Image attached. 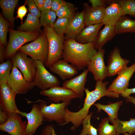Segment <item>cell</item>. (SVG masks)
Masks as SVG:
<instances>
[{
  "instance_id": "obj_16",
  "label": "cell",
  "mask_w": 135,
  "mask_h": 135,
  "mask_svg": "<svg viewBox=\"0 0 135 135\" xmlns=\"http://www.w3.org/2000/svg\"><path fill=\"white\" fill-rule=\"evenodd\" d=\"M22 116L26 117L27 120V135L34 134L37 129L43 123L42 122L44 120L38 105L36 103L33 104L30 112H24Z\"/></svg>"
},
{
  "instance_id": "obj_12",
  "label": "cell",
  "mask_w": 135,
  "mask_h": 135,
  "mask_svg": "<svg viewBox=\"0 0 135 135\" xmlns=\"http://www.w3.org/2000/svg\"><path fill=\"white\" fill-rule=\"evenodd\" d=\"M40 94L47 97L50 101L55 103L71 101L77 98L76 94L72 90L59 86L41 90Z\"/></svg>"
},
{
  "instance_id": "obj_39",
  "label": "cell",
  "mask_w": 135,
  "mask_h": 135,
  "mask_svg": "<svg viewBox=\"0 0 135 135\" xmlns=\"http://www.w3.org/2000/svg\"><path fill=\"white\" fill-rule=\"evenodd\" d=\"M26 4V2L25 1V3L23 5L18 7L17 12V16L14 18L15 19L18 18L20 19L21 21V24L23 23V18L26 15L28 11L27 8L25 6Z\"/></svg>"
},
{
  "instance_id": "obj_10",
  "label": "cell",
  "mask_w": 135,
  "mask_h": 135,
  "mask_svg": "<svg viewBox=\"0 0 135 135\" xmlns=\"http://www.w3.org/2000/svg\"><path fill=\"white\" fill-rule=\"evenodd\" d=\"M22 75L17 68L13 66L7 83L16 95L25 94L35 86L33 82L27 81Z\"/></svg>"
},
{
  "instance_id": "obj_47",
  "label": "cell",
  "mask_w": 135,
  "mask_h": 135,
  "mask_svg": "<svg viewBox=\"0 0 135 135\" xmlns=\"http://www.w3.org/2000/svg\"><path fill=\"white\" fill-rule=\"evenodd\" d=\"M126 101L127 102H131L133 103L135 106V98L128 96L126 98Z\"/></svg>"
},
{
  "instance_id": "obj_6",
  "label": "cell",
  "mask_w": 135,
  "mask_h": 135,
  "mask_svg": "<svg viewBox=\"0 0 135 135\" xmlns=\"http://www.w3.org/2000/svg\"><path fill=\"white\" fill-rule=\"evenodd\" d=\"M70 102L71 101H68L60 103H53L47 105L44 100H39L38 105L44 119L50 122L55 121L62 125L64 122L66 108Z\"/></svg>"
},
{
  "instance_id": "obj_46",
  "label": "cell",
  "mask_w": 135,
  "mask_h": 135,
  "mask_svg": "<svg viewBox=\"0 0 135 135\" xmlns=\"http://www.w3.org/2000/svg\"><path fill=\"white\" fill-rule=\"evenodd\" d=\"M6 48L0 45V62L1 63L4 62V52Z\"/></svg>"
},
{
  "instance_id": "obj_5",
  "label": "cell",
  "mask_w": 135,
  "mask_h": 135,
  "mask_svg": "<svg viewBox=\"0 0 135 135\" xmlns=\"http://www.w3.org/2000/svg\"><path fill=\"white\" fill-rule=\"evenodd\" d=\"M18 50L22 52L34 60L46 62L48 54V44L46 36L42 31L39 36L31 42L23 45Z\"/></svg>"
},
{
  "instance_id": "obj_48",
  "label": "cell",
  "mask_w": 135,
  "mask_h": 135,
  "mask_svg": "<svg viewBox=\"0 0 135 135\" xmlns=\"http://www.w3.org/2000/svg\"><path fill=\"white\" fill-rule=\"evenodd\" d=\"M117 135H120V134H117ZM123 135H134V134H130L128 132L125 133Z\"/></svg>"
},
{
  "instance_id": "obj_33",
  "label": "cell",
  "mask_w": 135,
  "mask_h": 135,
  "mask_svg": "<svg viewBox=\"0 0 135 135\" xmlns=\"http://www.w3.org/2000/svg\"><path fill=\"white\" fill-rule=\"evenodd\" d=\"M92 113L90 112L82 120V129L79 135H98V129L91 124L90 120Z\"/></svg>"
},
{
  "instance_id": "obj_15",
  "label": "cell",
  "mask_w": 135,
  "mask_h": 135,
  "mask_svg": "<svg viewBox=\"0 0 135 135\" xmlns=\"http://www.w3.org/2000/svg\"><path fill=\"white\" fill-rule=\"evenodd\" d=\"M135 71V63L130 67H127L118 74L109 86L108 90L121 94L128 88L129 80Z\"/></svg>"
},
{
  "instance_id": "obj_22",
  "label": "cell",
  "mask_w": 135,
  "mask_h": 135,
  "mask_svg": "<svg viewBox=\"0 0 135 135\" xmlns=\"http://www.w3.org/2000/svg\"><path fill=\"white\" fill-rule=\"evenodd\" d=\"M103 25L102 22L87 26L82 30L75 40L82 44L94 43L97 38L100 29Z\"/></svg>"
},
{
  "instance_id": "obj_38",
  "label": "cell",
  "mask_w": 135,
  "mask_h": 135,
  "mask_svg": "<svg viewBox=\"0 0 135 135\" xmlns=\"http://www.w3.org/2000/svg\"><path fill=\"white\" fill-rule=\"evenodd\" d=\"M113 1L112 0H90L89 2L91 3L92 7L106 8L108 4H110Z\"/></svg>"
},
{
  "instance_id": "obj_26",
  "label": "cell",
  "mask_w": 135,
  "mask_h": 135,
  "mask_svg": "<svg viewBox=\"0 0 135 135\" xmlns=\"http://www.w3.org/2000/svg\"><path fill=\"white\" fill-rule=\"evenodd\" d=\"M40 19L39 17L29 13L24 22L18 26V30L26 32H41Z\"/></svg>"
},
{
  "instance_id": "obj_43",
  "label": "cell",
  "mask_w": 135,
  "mask_h": 135,
  "mask_svg": "<svg viewBox=\"0 0 135 135\" xmlns=\"http://www.w3.org/2000/svg\"><path fill=\"white\" fill-rule=\"evenodd\" d=\"M135 93V88H126L121 94V96L124 98H126L131 94Z\"/></svg>"
},
{
  "instance_id": "obj_4",
  "label": "cell",
  "mask_w": 135,
  "mask_h": 135,
  "mask_svg": "<svg viewBox=\"0 0 135 135\" xmlns=\"http://www.w3.org/2000/svg\"><path fill=\"white\" fill-rule=\"evenodd\" d=\"M44 32L47 38L48 44V54L45 66L49 68L62 58L64 42L65 37L58 35L53 27L44 28Z\"/></svg>"
},
{
  "instance_id": "obj_29",
  "label": "cell",
  "mask_w": 135,
  "mask_h": 135,
  "mask_svg": "<svg viewBox=\"0 0 135 135\" xmlns=\"http://www.w3.org/2000/svg\"><path fill=\"white\" fill-rule=\"evenodd\" d=\"M78 8L74 4L66 1L65 3L56 12L58 18H64L69 20L72 18Z\"/></svg>"
},
{
  "instance_id": "obj_31",
  "label": "cell",
  "mask_w": 135,
  "mask_h": 135,
  "mask_svg": "<svg viewBox=\"0 0 135 135\" xmlns=\"http://www.w3.org/2000/svg\"><path fill=\"white\" fill-rule=\"evenodd\" d=\"M56 16V13L52 10L41 12L40 19L41 26L44 28L53 27Z\"/></svg>"
},
{
  "instance_id": "obj_42",
  "label": "cell",
  "mask_w": 135,
  "mask_h": 135,
  "mask_svg": "<svg viewBox=\"0 0 135 135\" xmlns=\"http://www.w3.org/2000/svg\"><path fill=\"white\" fill-rule=\"evenodd\" d=\"M8 118V115L0 107V125L5 123L7 121Z\"/></svg>"
},
{
  "instance_id": "obj_35",
  "label": "cell",
  "mask_w": 135,
  "mask_h": 135,
  "mask_svg": "<svg viewBox=\"0 0 135 135\" xmlns=\"http://www.w3.org/2000/svg\"><path fill=\"white\" fill-rule=\"evenodd\" d=\"M116 1L120 6L122 16L128 14L135 16V0H119Z\"/></svg>"
},
{
  "instance_id": "obj_24",
  "label": "cell",
  "mask_w": 135,
  "mask_h": 135,
  "mask_svg": "<svg viewBox=\"0 0 135 135\" xmlns=\"http://www.w3.org/2000/svg\"><path fill=\"white\" fill-rule=\"evenodd\" d=\"M18 1V0H0V6L3 16L13 28L14 27V12Z\"/></svg>"
},
{
  "instance_id": "obj_27",
  "label": "cell",
  "mask_w": 135,
  "mask_h": 135,
  "mask_svg": "<svg viewBox=\"0 0 135 135\" xmlns=\"http://www.w3.org/2000/svg\"><path fill=\"white\" fill-rule=\"evenodd\" d=\"M114 26L116 34L135 32V20L125 15L120 17Z\"/></svg>"
},
{
  "instance_id": "obj_34",
  "label": "cell",
  "mask_w": 135,
  "mask_h": 135,
  "mask_svg": "<svg viewBox=\"0 0 135 135\" xmlns=\"http://www.w3.org/2000/svg\"><path fill=\"white\" fill-rule=\"evenodd\" d=\"M11 27L8 22L0 13V45L6 48L8 42L7 41V36L8 31V28Z\"/></svg>"
},
{
  "instance_id": "obj_17",
  "label": "cell",
  "mask_w": 135,
  "mask_h": 135,
  "mask_svg": "<svg viewBox=\"0 0 135 135\" xmlns=\"http://www.w3.org/2000/svg\"><path fill=\"white\" fill-rule=\"evenodd\" d=\"M84 11L76 12L74 17L69 20L67 26L65 38L75 40L85 26Z\"/></svg>"
},
{
  "instance_id": "obj_18",
  "label": "cell",
  "mask_w": 135,
  "mask_h": 135,
  "mask_svg": "<svg viewBox=\"0 0 135 135\" xmlns=\"http://www.w3.org/2000/svg\"><path fill=\"white\" fill-rule=\"evenodd\" d=\"M64 59L60 60L49 68L50 70L58 74L62 80L71 79L78 73V70L74 66Z\"/></svg>"
},
{
  "instance_id": "obj_7",
  "label": "cell",
  "mask_w": 135,
  "mask_h": 135,
  "mask_svg": "<svg viewBox=\"0 0 135 135\" xmlns=\"http://www.w3.org/2000/svg\"><path fill=\"white\" fill-rule=\"evenodd\" d=\"M36 72L33 82L41 90L48 89L60 84V82L57 77L50 73L46 69L44 64L42 61L34 60Z\"/></svg>"
},
{
  "instance_id": "obj_45",
  "label": "cell",
  "mask_w": 135,
  "mask_h": 135,
  "mask_svg": "<svg viewBox=\"0 0 135 135\" xmlns=\"http://www.w3.org/2000/svg\"><path fill=\"white\" fill-rule=\"evenodd\" d=\"M34 1L38 9L41 12L43 11L44 0H34Z\"/></svg>"
},
{
  "instance_id": "obj_19",
  "label": "cell",
  "mask_w": 135,
  "mask_h": 135,
  "mask_svg": "<svg viewBox=\"0 0 135 135\" xmlns=\"http://www.w3.org/2000/svg\"><path fill=\"white\" fill-rule=\"evenodd\" d=\"M88 72V69H86L78 76L64 81L62 83V87L72 90L76 94L78 98L82 99Z\"/></svg>"
},
{
  "instance_id": "obj_25",
  "label": "cell",
  "mask_w": 135,
  "mask_h": 135,
  "mask_svg": "<svg viewBox=\"0 0 135 135\" xmlns=\"http://www.w3.org/2000/svg\"><path fill=\"white\" fill-rule=\"evenodd\" d=\"M109 104L104 105L100 103L94 104V105L97 108L98 112H100L101 110H104L108 116L110 121L112 124L114 122L118 119V113L120 107L122 105V101L112 103L108 102Z\"/></svg>"
},
{
  "instance_id": "obj_9",
  "label": "cell",
  "mask_w": 135,
  "mask_h": 135,
  "mask_svg": "<svg viewBox=\"0 0 135 135\" xmlns=\"http://www.w3.org/2000/svg\"><path fill=\"white\" fill-rule=\"evenodd\" d=\"M0 106L9 116L18 114L22 112L18 108L15 101L16 95L12 90L7 83L0 84Z\"/></svg>"
},
{
  "instance_id": "obj_21",
  "label": "cell",
  "mask_w": 135,
  "mask_h": 135,
  "mask_svg": "<svg viewBox=\"0 0 135 135\" xmlns=\"http://www.w3.org/2000/svg\"><path fill=\"white\" fill-rule=\"evenodd\" d=\"M122 16L120 6L116 1H113L105 8L104 18L102 23L103 25L115 26Z\"/></svg>"
},
{
  "instance_id": "obj_20",
  "label": "cell",
  "mask_w": 135,
  "mask_h": 135,
  "mask_svg": "<svg viewBox=\"0 0 135 135\" xmlns=\"http://www.w3.org/2000/svg\"><path fill=\"white\" fill-rule=\"evenodd\" d=\"M83 6L85 26L102 22L104 17L105 8L90 6L88 3H84Z\"/></svg>"
},
{
  "instance_id": "obj_28",
  "label": "cell",
  "mask_w": 135,
  "mask_h": 135,
  "mask_svg": "<svg viewBox=\"0 0 135 135\" xmlns=\"http://www.w3.org/2000/svg\"><path fill=\"white\" fill-rule=\"evenodd\" d=\"M113 124L116 127L118 134L126 132L131 134L135 133V118H130L128 121L121 120L118 119Z\"/></svg>"
},
{
  "instance_id": "obj_30",
  "label": "cell",
  "mask_w": 135,
  "mask_h": 135,
  "mask_svg": "<svg viewBox=\"0 0 135 135\" xmlns=\"http://www.w3.org/2000/svg\"><path fill=\"white\" fill-rule=\"evenodd\" d=\"M109 121L108 117L105 118L102 120L98 129V135L118 134L115 125L110 124Z\"/></svg>"
},
{
  "instance_id": "obj_2",
  "label": "cell",
  "mask_w": 135,
  "mask_h": 135,
  "mask_svg": "<svg viewBox=\"0 0 135 135\" xmlns=\"http://www.w3.org/2000/svg\"><path fill=\"white\" fill-rule=\"evenodd\" d=\"M108 83V81L103 82L98 81L96 82L94 90L90 91L88 88H85L86 96L83 107L77 112L70 111L68 113V118L73 124L77 126H80L83 120L88 114L91 106L102 97L106 96L114 98H119V94L110 92L107 89L106 86Z\"/></svg>"
},
{
  "instance_id": "obj_37",
  "label": "cell",
  "mask_w": 135,
  "mask_h": 135,
  "mask_svg": "<svg viewBox=\"0 0 135 135\" xmlns=\"http://www.w3.org/2000/svg\"><path fill=\"white\" fill-rule=\"evenodd\" d=\"M26 4L28 7L29 13L38 17H40L41 12L36 6L34 0H25Z\"/></svg>"
},
{
  "instance_id": "obj_32",
  "label": "cell",
  "mask_w": 135,
  "mask_h": 135,
  "mask_svg": "<svg viewBox=\"0 0 135 135\" xmlns=\"http://www.w3.org/2000/svg\"><path fill=\"white\" fill-rule=\"evenodd\" d=\"M13 66V63L11 59L0 64V84L7 83L10 74V71Z\"/></svg>"
},
{
  "instance_id": "obj_13",
  "label": "cell",
  "mask_w": 135,
  "mask_h": 135,
  "mask_svg": "<svg viewBox=\"0 0 135 135\" xmlns=\"http://www.w3.org/2000/svg\"><path fill=\"white\" fill-rule=\"evenodd\" d=\"M19 115L8 116L7 121L4 124L0 125V130L6 132L10 135H27V121H23Z\"/></svg>"
},
{
  "instance_id": "obj_23",
  "label": "cell",
  "mask_w": 135,
  "mask_h": 135,
  "mask_svg": "<svg viewBox=\"0 0 135 135\" xmlns=\"http://www.w3.org/2000/svg\"><path fill=\"white\" fill-rule=\"evenodd\" d=\"M104 25V28L99 31L97 38L94 42V48L98 50L102 49L104 46L116 34L114 26Z\"/></svg>"
},
{
  "instance_id": "obj_3",
  "label": "cell",
  "mask_w": 135,
  "mask_h": 135,
  "mask_svg": "<svg viewBox=\"0 0 135 135\" xmlns=\"http://www.w3.org/2000/svg\"><path fill=\"white\" fill-rule=\"evenodd\" d=\"M8 31L9 40L4 52L5 59L7 60L11 59L24 44L34 40L41 33L16 30L11 27L8 28Z\"/></svg>"
},
{
  "instance_id": "obj_40",
  "label": "cell",
  "mask_w": 135,
  "mask_h": 135,
  "mask_svg": "<svg viewBox=\"0 0 135 135\" xmlns=\"http://www.w3.org/2000/svg\"><path fill=\"white\" fill-rule=\"evenodd\" d=\"M40 135H57L55 132L52 124L46 126L42 129Z\"/></svg>"
},
{
  "instance_id": "obj_44",
  "label": "cell",
  "mask_w": 135,
  "mask_h": 135,
  "mask_svg": "<svg viewBox=\"0 0 135 135\" xmlns=\"http://www.w3.org/2000/svg\"><path fill=\"white\" fill-rule=\"evenodd\" d=\"M52 0H44L43 10L49 11L51 10Z\"/></svg>"
},
{
  "instance_id": "obj_11",
  "label": "cell",
  "mask_w": 135,
  "mask_h": 135,
  "mask_svg": "<svg viewBox=\"0 0 135 135\" xmlns=\"http://www.w3.org/2000/svg\"><path fill=\"white\" fill-rule=\"evenodd\" d=\"M105 52L104 49L98 50L86 66L89 72L93 74L94 78L96 81H102L107 77V66L104 61Z\"/></svg>"
},
{
  "instance_id": "obj_36",
  "label": "cell",
  "mask_w": 135,
  "mask_h": 135,
  "mask_svg": "<svg viewBox=\"0 0 135 135\" xmlns=\"http://www.w3.org/2000/svg\"><path fill=\"white\" fill-rule=\"evenodd\" d=\"M69 20L66 18H58L53 26L56 33L58 35L64 36L66 33Z\"/></svg>"
},
{
  "instance_id": "obj_14",
  "label": "cell",
  "mask_w": 135,
  "mask_h": 135,
  "mask_svg": "<svg viewBox=\"0 0 135 135\" xmlns=\"http://www.w3.org/2000/svg\"><path fill=\"white\" fill-rule=\"evenodd\" d=\"M130 61L123 58L120 55V50L118 47H115L110 52L108 56L107 66V77L118 74L126 68Z\"/></svg>"
},
{
  "instance_id": "obj_8",
  "label": "cell",
  "mask_w": 135,
  "mask_h": 135,
  "mask_svg": "<svg viewBox=\"0 0 135 135\" xmlns=\"http://www.w3.org/2000/svg\"><path fill=\"white\" fill-rule=\"evenodd\" d=\"M11 59L13 66L20 70L25 80L28 82H32L36 72L34 61L19 50Z\"/></svg>"
},
{
  "instance_id": "obj_1",
  "label": "cell",
  "mask_w": 135,
  "mask_h": 135,
  "mask_svg": "<svg viewBox=\"0 0 135 135\" xmlns=\"http://www.w3.org/2000/svg\"><path fill=\"white\" fill-rule=\"evenodd\" d=\"M98 51L93 42L82 44L74 40L65 38L62 58L80 70L87 66Z\"/></svg>"
},
{
  "instance_id": "obj_41",
  "label": "cell",
  "mask_w": 135,
  "mask_h": 135,
  "mask_svg": "<svg viewBox=\"0 0 135 135\" xmlns=\"http://www.w3.org/2000/svg\"><path fill=\"white\" fill-rule=\"evenodd\" d=\"M65 2L63 0H52L51 10L56 12Z\"/></svg>"
}]
</instances>
